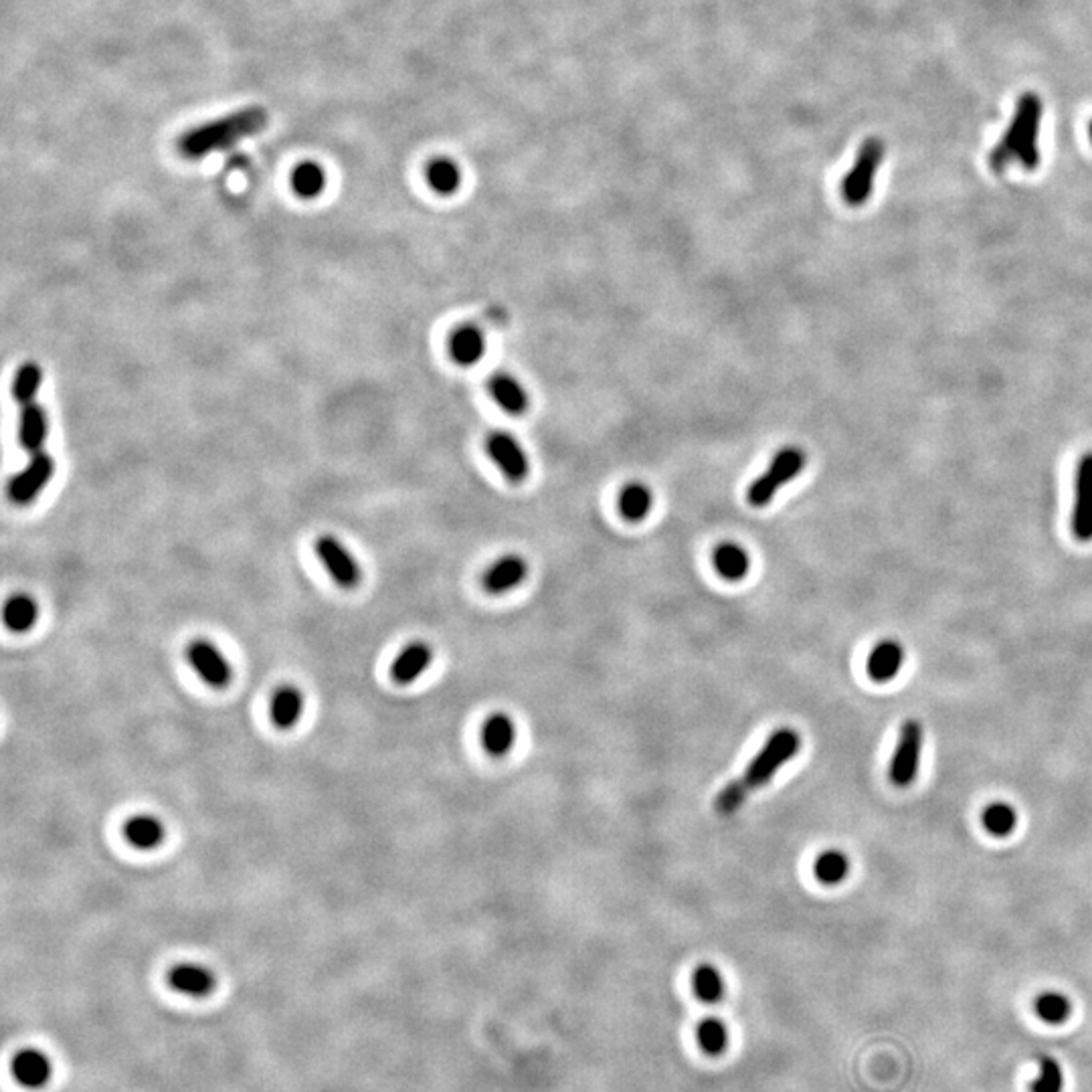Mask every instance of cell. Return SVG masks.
I'll list each match as a JSON object with an SVG mask.
<instances>
[{
	"label": "cell",
	"mask_w": 1092,
	"mask_h": 1092,
	"mask_svg": "<svg viewBox=\"0 0 1092 1092\" xmlns=\"http://www.w3.org/2000/svg\"><path fill=\"white\" fill-rule=\"evenodd\" d=\"M168 983L174 992L190 995V997H205L215 990V975L208 969L192 963L174 965L168 972Z\"/></svg>",
	"instance_id": "4fadbf2b"
},
{
	"label": "cell",
	"mask_w": 1092,
	"mask_h": 1092,
	"mask_svg": "<svg viewBox=\"0 0 1092 1092\" xmlns=\"http://www.w3.org/2000/svg\"><path fill=\"white\" fill-rule=\"evenodd\" d=\"M316 555L328 575L342 589H355L360 583V567L352 555L334 536H322L316 542Z\"/></svg>",
	"instance_id": "30bf717a"
},
{
	"label": "cell",
	"mask_w": 1092,
	"mask_h": 1092,
	"mask_svg": "<svg viewBox=\"0 0 1092 1092\" xmlns=\"http://www.w3.org/2000/svg\"><path fill=\"white\" fill-rule=\"evenodd\" d=\"M905 662V647L898 644L896 640H883L878 642L870 656H868V676L874 682H890L898 672H901Z\"/></svg>",
	"instance_id": "9a60e30c"
},
{
	"label": "cell",
	"mask_w": 1092,
	"mask_h": 1092,
	"mask_svg": "<svg viewBox=\"0 0 1092 1092\" xmlns=\"http://www.w3.org/2000/svg\"><path fill=\"white\" fill-rule=\"evenodd\" d=\"M1090 138H1092V124H1090Z\"/></svg>",
	"instance_id": "e575fe53"
},
{
	"label": "cell",
	"mask_w": 1092,
	"mask_h": 1092,
	"mask_svg": "<svg viewBox=\"0 0 1092 1092\" xmlns=\"http://www.w3.org/2000/svg\"><path fill=\"white\" fill-rule=\"evenodd\" d=\"M1042 114L1044 105L1037 94L1028 92L1017 99L1008 132L1001 136L988 158V164L994 172H1003L1012 163H1017L1026 170H1036L1040 166L1037 136H1040Z\"/></svg>",
	"instance_id": "7a4b0ae2"
},
{
	"label": "cell",
	"mask_w": 1092,
	"mask_h": 1092,
	"mask_svg": "<svg viewBox=\"0 0 1092 1092\" xmlns=\"http://www.w3.org/2000/svg\"><path fill=\"white\" fill-rule=\"evenodd\" d=\"M816 876L823 885H840L850 872V860L840 850H827L816 860Z\"/></svg>",
	"instance_id": "d6a6232c"
},
{
	"label": "cell",
	"mask_w": 1092,
	"mask_h": 1092,
	"mask_svg": "<svg viewBox=\"0 0 1092 1092\" xmlns=\"http://www.w3.org/2000/svg\"><path fill=\"white\" fill-rule=\"evenodd\" d=\"M427 181L439 195H451L462 183V172L449 158H437L427 166Z\"/></svg>",
	"instance_id": "1f68e13d"
},
{
	"label": "cell",
	"mask_w": 1092,
	"mask_h": 1092,
	"mask_svg": "<svg viewBox=\"0 0 1092 1092\" xmlns=\"http://www.w3.org/2000/svg\"><path fill=\"white\" fill-rule=\"evenodd\" d=\"M799 749H801V736L797 731L794 729L775 731L769 736V741L763 745V749L756 753V756L741 777L720 791L714 801L716 812L722 816H732L736 809L749 799L753 791L767 785L773 779V775L787 761L794 759Z\"/></svg>",
	"instance_id": "6da1fadb"
},
{
	"label": "cell",
	"mask_w": 1092,
	"mask_h": 1092,
	"mask_svg": "<svg viewBox=\"0 0 1092 1092\" xmlns=\"http://www.w3.org/2000/svg\"><path fill=\"white\" fill-rule=\"evenodd\" d=\"M1034 1012L1048 1026H1062L1072 1016V1001L1060 992H1044L1034 999Z\"/></svg>",
	"instance_id": "d4e9b609"
},
{
	"label": "cell",
	"mask_w": 1092,
	"mask_h": 1092,
	"mask_svg": "<svg viewBox=\"0 0 1092 1092\" xmlns=\"http://www.w3.org/2000/svg\"><path fill=\"white\" fill-rule=\"evenodd\" d=\"M981 823H983L985 830H988L992 836H995V838H1006V836H1010V834L1016 830V825H1017V814H1016V809H1014L1010 803H1006V801H995V803H990L988 807L983 809Z\"/></svg>",
	"instance_id": "f1b7e54d"
},
{
	"label": "cell",
	"mask_w": 1092,
	"mask_h": 1092,
	"mask_svg": "<svg viewBox=\"0 0 1092 1092\" xmlns=\"http://www.w3.org/2000/svg\"><path fill=\"white\" fill-rule=\"evenodd\" d=\"M692 990L704 1003H716L725 995V981L718 969L710 963H702L692 973Z\"/></svg>",
	"instance_id": "83f0119b"
},
{
	"label": "cell",
	"mask_w": 1092,
	"mask_h": 1092,
	"mask_svg": "<svg viewBox=\"0 0 1092 1092\" xmlns=\"http://www.w3.org/2000/svg\"><path fill=\"white\" fill-rule=\"evenodd\" d=\"M490 393L510 415H522L528 409V395L514 377L504 373L494 375L490 381Z\"/></svg>",
	"instance_id": "7402d4cb"
},
{
	"label": "cell",
	"mask_w": 1092,
	"mask_h": 1092,
	"mask_svg": "<svg viewBox=\"0 0 1092 1092\" xmlns=\"http://www.w3.org/2000/svg\"><path fill=\"white\" fill-rule=\"evenodd\" d=\"M268 124V112L263 108H245L221 120L208 121L199 128L185 132L176 146L186 158H203L208 152L231 148L239 140L261 132Z\"/></svg>",
	"instance_id": "3957f363"
},
{
	"label": "cell",
	"mask_w": 1092,
	"mask_h": 1092,
	"mask_svg": "<svg viewBox=\"0 0 1092 1092\" xmlns=\"http://www.w3.org/2000/svg\"><path fill=\"white\" fill-rule=\"evenodd\" d=\"M12 1077L25 1088H43L51 1079V1062L39 1050L25 1048L14 1054Z\"/></svg>",
	"instance_id": "7c38bea8"
},
{
	"label": "cell",
	"mask_w": 1092,
	"mask_h": 1092,
	"mask_svg": "<svg viewBox=\"0 0 1092 1092\" xmlns=\"http://www.w3.org/2000/svg\"><path fill=\"white\" fill-rule=\"evenodd\" d=\"M486 449L488 455L491 457V462L498 466V470L506 475L510 482L520 484L528 478V471H531V464H528V457L522 449V446L516 442V439L498 431V433H491L486 442Z\"/></svg>",
	"instance_id": "8fae6325"
},
{
	"label": "cell",
	"mask_w": 1092,
	"mask_h": 1092,
	"mask_svg": "<svg viewBox=\"0 0 1092 1092\" xmlns=\"http://www.w3.org/2000/svg\"><path fill=\"white\" fill-rule=\"evenodd\" d=\"M292 186H294L297 197L314 199V197H318L322 188L326 186V174L318 164L304 163V164L295 166V170L292 174Z\"/></svg>",
	"instance_id": "4dcf8cb0"
},
{
	"label": "cell",
	"mask_w": 1092,
	"mask_h": 1092,
	"mask_svg": "<svg viewBox=\"0 0 1092 1092\" xmlns=\"http://www.w3.org/2000/svg\"><path fill=\"white\" fill-rule=\"evenodd\" d=\"M1074 508L1070 516L1072 535L1081 542L1092 540V451H1086L1077 468Z\"/></svg>",
	"instance_id": "ba28073f"
},
{
	"label": "cell",
	"mask_w": 1092,
	"mask_h": 1092,
	"mask_svg": "<svg viewBox=\"0 0 1092 1092\" xmlns=\"http://www.w3.org/2000/svg\"><path fill=\"white\" fill-rule=\"evenodd\" d=\"M514 738H516L514 722L510 720L506 714H491L484 722L482 745L490 754H494V756L506 754L510 749L514 747Z\"/></svg>",
	"instance_id": "44dd1931"
},
{
	"label": "cell",
	"mask_w": 1092,
	"mask_h": 1092,
	"mask_svg": "<svg viewBox=\"0 0 1092 1092\" xmlns=\"http://www.w3.org/2000/svg\"><path fill=\"white\" fill-rule=\"evenodd\" d=\"M696 1040L707 1056H722L729 1046V1028L720 1017H704L696 1028Z\"/></svg>",
	"instance_id": "484cf974"
},
{
	"label": "cell",
	"mask_w": 1092,
	"mask_h": 1092,
	"mask_svg": "<svg viewBox=\"0 0 1092 1092\" xmlns=\"http://www.w3.org/2000/svg\"><path fill=\"white\" fill-rule=\"evenodd\" d=\"M526 575H528L526 560L522 557L510 555V557L496 560L494 565L488 569L482 583H484V589L488 593L500 595V593H508V591H513L514 587H518L526 579Z\"/></svg>",
	"instance_id": "5bb4252c"
},
{
	"label": "cell",
	"mask_w": 1092,
	"mask_h": 1092,
	"mask_svg": "<svg viewBox=\"0 0 1092 1092\" xmlns=\"http://www.w3.org/2000/svg\"><path fill=\"white\" fill-rule=\"evenodd\" d=\"M651 504H654L651 490L640 482L627 484L620 496L622 514L631 522H642L649 514Z\"/></svg>",
	"instance_id": "4316f807"
},
{
	"label": "cell",
	"mask_w": 1092,
	"mask_h": 1092,
	"mask_svg": "<svg viewBox=\"0 0 1092 1092\" xmlns=\"http://www.w3.org/2000/svg\"><path fill=\"white\" fill-rule=\"evenodd\" d=\"M1064 1072L1060 1062L1052 1056H1042L1037 1062V1077L1030 1082V1092H1062Z\"/></svg>",
	"instance_id": "836d02e7"
},
{
	"label": "cell",
	"mask_w": 1092,
	"mask_h": 1092,
	"mask_svg": "<svg viewBox=\"0 0 1092 1092\" xmlns=\"http://www.w3.org/2000/svg\"><path fill=\"white\" fill-rule=\"evenodd\" d=\"M124 836L138 850H154L164 840V825L154 816H134L124 823Z\"/></svg>",
	"instance_id": "ffe728a7"
},
{
	"label": "cell",
	"mask_w": 1092,
	"mask_h": 1092,
	"mask_svg": "<svg viewBox=\"0 0 1092 1092\" xmlns=\"http://www.w3.org/2000/svg\"><path fill=\"white\" fill-rule=\"evenodd\" d=\"M43 382V371L37 362L23 364L14 375L12 381V399L25 407L29 403H34Z\"/></svg>",
	"instance_id": "f546056e"
},
{
	"label": "cell",
	"mask_w": 1092,
	"mask_h": 1092,
	"mask_svg": "<svg viewBox=\"0 0 1092 1092\" xmlns=\"http://www.w3.org/2000/svg\"><path fill=\"white\" fill-rule=\"evenodd\" d=\"M714 569L727 580H741L751 571L749 553L736 542H722L714 551Z\"/></svg>",
	"instance_id": "603a6c76"
},
{
	"label": "cell",
	"mask_w": 1092,
	"mask_h": 1092,
	"mask_svg": "<svg viewBox=\"0 0 1092 1092\" xmlns=\"http://www.w3.org/2000/svg\"><path fill=\"white\" fill-rule=\"evenodd\" d=\"M925 743V729L919 720H906L901 727V736L892 754L888 777L896 787H908L917 779L921 751Z\"/></svg>",
	"instance_id": "8992f818"
},
{
	"label": "cell",
	"mask_w": 1092,
	"mask_h": 1092,
	"mask_svg": "<svg viewBox=\"0 0 1092 1092\" xmlns=\"http://www.w3.org/2000/svg\"><path fill=\"white\" fill-rule=\"evenodd\" d=\"M47 439V415L37 403H29L21 407V421H19V442L31 453L43 451Z\"/></svg>",
	"instance_id": "ac0fdd59"
},
{
	"label": "cell",
	"mask_w": 1092,
	"mask_h": 1092,
	"mask_svg": "<svg viewBox=\"0 0 1092 1092\" xmlns=\"http://www.w3.org/2000/svg\"><path fill=\"white\" fill-rule=\"evenodd\" d=\"M433 658V651L426 642H413L409 645H404L401 654L395 658L393 667H391V676L397 684H411L415 682L423 672L427 670L429 664Z\"/></svg>",
	"instance_id": "2e32d148"
},
{
	"label": "cell",
	"mask_w": 1092,
	"mask_h": 1092,
	"mask_svg": "<svg viewBox=\"0 0 1092 1092\" xmlns=\"http://www.w3.org/2000/svg\"><path fill=\"white\" fill-rule=\"evenodd\" d=\"M186 658L188 664L195 667V672L203 678L205 684L210 686V688L221 690L231 684L233 678L231 666H229L225 656L210 642L207 640L190 642L186 647Z\"/></svg>",
	"instance_id": "9c48e42d"
},
{
	"label": "cell",
	"mask_w": 1092,
	"mask_h": 1092,
	"mask_svg": "<svg viewBox=\"0 0 1092 1092\" xmlns=\"http://www.w3.org/2000/svg\"><path fill=\"white\" fill-rule=\"evenodd\" d=\"M37 618H39L37 601H34L33 597H29L25 593L12 595L5 603L3 620H5V625L14 633L29 631L34 623H37Z\"/></svg>",
	"instance_id": "cb8c5ba5"
},
{
	"label": "cell",
	"mask_w": 1092,
	"mask_h": 1092,
	"mask_svg": "<svg viewBox=\"0 0 1092 1092\" xmlns=\"http://www.w3.org/2000/svg\"><path fill=\"white\" fill-rule=\"evenodd\" d=\"M53 473H55V460L47 451L31 455V462L25 466V470L12 475L9 482L11 502L21 506L31 504L51 482Z\"/></svg>",
	"instance_id": "52a82bcc"
},
{
	"label": "cell",
	"mask_w": 1092,
	"mask_h": 1092,
	"mask_svg": "<svg viewBox=\"0 0 1092 1092\" xmlns=\"http://www.w3.org/2000/svg\"><path fill=\"white\" fill-rule=\"evenodd\" d=\"M807 462L805 451L801 448L796 446H789L783 448L777 455L773 457V462L769 464L767 471L763 475L756 478L749 491H747V498L749 504L754 508H765L773 496L777 494V491L794 478L801 473L803 466Z\"/></svg>",
	"instance_id": "277c9868"
},
{
	"label": "cell",
	"mask_w": 1092,
	"mask_h": 1092,
	"mask_svg": "<svg viewBox=\"0 0 1092 1092\" xmlns=\"http://www.w3.org/2000/svg\"><path fill=\"white\" fill-rule=\"evenodd\" d=\"M304 712V696L295 686H281L272 696L270 716L279 731H292Z\"/></svg>",
	"instance_id": "e0dca14e"
},
{
	"label": "cell",
	"mask_w": 1092,
	"mask_h": 1092,
	"mask_svg": "<svg viewBox=\"0 0 1092 1092\" xmlns=\"http://www.w3.org/2000/svg\"><path fill=\"white\" fill-rule=\"evenodd\" d=\"M883 158L885 142L880 138H868L860 146L856 163L841 183V197L850 207H862L870 199L876 172L880 164H883Z\"/></svg>",
	"instance_id": "5b68a950"
},
{
	"label": "cell",
	"mask_w": 1092,
	"mask_h": 1092,
	"mask_svg": "<svg viewBox=\"0 0 1092 1092\" xmlns=\"http://www.w3.org/2000/svg\"><path fill=\"white\" fill-rule=\"evenodd\" d=\"M484 348H486L484 334L475 326L457 328L449 339V355L462 366H471L478 362L484 355Z\"/></svg>",
	"instance_id": "d6986e66"
}]
</instances>
